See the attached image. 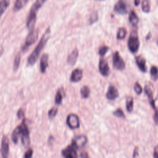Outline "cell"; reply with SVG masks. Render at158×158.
<instances>
[{
  "mask_svg": "<svg viewBox=\"0 0 158 158\" xmlns=\"http://www.w3.org/2000/svg\"><path fill=\"white\" fill-rule=\"evenodd\" d=\"M50 35H51V28H50V27H48L44 33H43L41 38L40 39V41L38 42L36 48L34 49L33 52L29 56L28 60H27L28 65L31 66L35 64L36 60L38 59V58L41 53V51L43 49V48L46 46L48 41L49 40Z\"/></svg>",
  "mask_w": 158,
  "mask_h": 158,
  "instance_id": "cell-1",
  "label": "cell"
},
{
  "mask_svg": "<svg viewBox=\"0 0 158 158\" xmlns=\"http://www.w3.org/2000/svg\"><path fill=\"white\" fill-rule=\"evenodd\" d=\"M47 0H36L32 5L27 20V28L29 31L35 29V25L36 20V14Z\"/></svg>",
  "mask_w": 158,
  "mask_h": 158,
  "instance_id": "cell-2",
  "label": "cell"
},
{
  "mask_svg": "<svg viewBox=\"0 0 158 158\" xmlns=\"http://www.w3.org/2000/svg\"><path fill=\"white\" fill-rule=\"evenodd\" d=\"M128 47L129 50L132 53H135L138 51L139 47V41L138 35L136 30L131 32L129 39L128 40Z\"/></svg>",
  "mask_w": 158,
  "mask_h": 158,
  "instance_id": "cell-3",
  "label": "cell"
},
{
  "mask_svg": "<svg viewBox=\"0 0 158 158\" xmlns=\"http://www.w3.org/2000/svg\"><path fill=\"white\" fill-rule=\"evenodd\" d=\"M19 126L20 129V138L22 143L25 146H27L30 144V132L25 118L22 120V123Z\"/></svg>",
  "mask_w": 158,
  "mask_h": 158,
  "instance_id": "cell-4",
  "label": "cell"
},
{
  "mask_svg": "<svg viewBox=\"0 0 158 158\" xmlns=\"http://www.w3.org/2000/svg\"><path fill=\"white\" fill-rule=\"evenodd\" d=\"M38 30H36L35 28V29L30 31V32L28 33V34L25 39V43L22 48V50L23 51H26L31 45H32L33 43H35L36 42V41L38 39Z\"/></svg>",
  "mask_w": 158,
  "mask_h": 158,
  "instance_id": "cell-5",
  "label": "cell"
},
{
  "mask_svg": "<svg viewBox=\"0 0 158 158\" xmlns=\"http://www.w3.org/2000/svg\"><path fill=\"white\" fill-rule=\"evenodd\" d=\"M66 122L67 126L70 129H77L80 127V119L78 116L73 113L69 114L67 117Z\"/></svg>",
  "mask_w": 158,
  "mask_h": 158,
  "instance_id": "cell-6",
  "label": "cell"
},
{
  "mask_svg": "<svg viewBox=\"0 0 158 158\" xmlns=\"http://www.w3.org/2000/svg\"><path fill=\"white\" fill-rule=\"evenodd\" d=\"M88 141L87 137L84 135H77L72 140V145L75 149H80L86 145Z\"/></svg>",
  "mask_w": 158,
  "mask_h": 158,
  "instance_id": "cell-7",
  "label": "cell"
},
{
  "mask_svg": "<svg viewBox=\"0 0 158 158\" xmlns=\"http://www.w3.org/2000/svg\"><path fill=\"white\" fill-rule=\"evenodd\" d=\"M114 67L119 70H123L125 67V64L123 59L120 56L118 51H115L113 54L112 57Z\"/></svg>",
  "mask_w": 158,
  "mask_h": 158,
  "instance_id": "cell-8",
  "label": "cell"
},
{
  "mask_svg": "<svg viewBox=\"0 0 158 158\" xmlns=\"http://www.w3.org/2000/svg\"><path fill=\"white\" fill-rule=\"evenodd\" d=\"M114 11L118 14H125L127 12L126 0H118L114 7Z\"/></svg>",
  "mask_w": 158,
  "mask_h": 158,
  "instance_id": "cell-9",
  "label": "cell"
},
{
  "mask_svg": "<svg viewBox=\"0 0 158 158\" xmlns=\"http://www.w3.org/2000/svg\"><path fill=\"white\" fill-rule=\"evenodd\" d=\"M9 152V141L8 137L4 135L1 141V156L2 158H8Z\"/></svg>",
  "mask_w": 158,
  "mask_h": 158,
  "instance_id": "cell-10",
  "label": "cell"
},
{
  "mask_svg": "<svg viewBox=\"0 0 158 158\" xmlns=\"http://www.w3.org/2000/svg\"><path fill=\"white\" fill-rule=\"evenodd\" d=\"M62 155L65 158H77L78 155L76 149L71 144L69 145L61 151Z\"/></svg>",
  "mask_w": 158,
  "mask_h": 158,
  "instance_id": "cell-11",
  "label": "cell"
},
{
  "mask_svg": "<svg viewBox=\"0 0 158 158\" xmlns=\"http://www.w3.org/2000/svg\"><path fill=\"white\" fill-rule=\"evenodd\" d=\"M99 70L104 77H107L109 74V67L107 60L103 58L100 59L99 62Z\"/></svg>",
  "mask_w": 158,
  "mask_h": 158,
  "instance_id": "cell-12",
  "label": "cell"
},
{
  "mask_svg": "<svg viewBox=\"0 0 158 158\" xmlns=\"http://www.w3.org/2000/svg\"><path fill=\"white\" fill-rule=\"evenodd\" d=\"M106 96L109 100H115L118 96V92L117 89L114 86L110 85L107 89Z\"/></svg>",
  "mask_w": 158,
  "mask_h": 158,
  "instance_id": "cell-13",
  "label": "cell"
},
{
  "mask_svg": "<svg viewBox=\"0 0 158 158\" xmlns=\"http://www.w3.org/2000/svg\"><path fill=\"white\" fill-rule=\"evenodd\" d=\"M83 77V71L80 69H74L70 75V80L71 82H78L80 81Z\"/></svg>",
  "mask_w": 158,
  "mask_h": 158,
  "instance_id": "cell-14",
  "label": "cell"
},
{
  "mask_svg": "<svg viewBox=\"0 0 158 158\" xmlns=\"http://www.w3.org/2000/svg\"><path fill=\"white\" fill-rule=\"evenodd\" d=\"M48 59H49V56L48 54H43L40 58V72L42 73H44L46 72V69L48 67Z\"/></svg>",
  "mask_w": 158,
  "mask_h": 158,
  "instance_id": "cell-15",
  "label": "cell"
},
{
  "mask_svg": "<svg viewBox=\"0 0 158 158\" xmlns=\"http://www.w3.org/2000/svg\"><path fill=\"white\" fill-rule=\"evenodd\" d=\"M78 50L77 48H75L69 55L67 60V64L70 66L75 65L78 59Z\"/></svg>",
  "mask_w": 158,
  "mask_h": 158,
  "instance_id": "cell-16",
  "label": "cell"
},
{
  "mask_svg": "<svg viewBox=\"0 0 158 158\" xmlns=\"http://www.w3.org/2000/svg\"><path fill=\"white\" fill-rule=\"evenodd\" d=\"M135 61L139 70L143 72H146L147 70V68L146 65L145 59L141 56H138L135 57Z\"/></svg>",
  "mask_w": 158,
  "mask_h": 158,
  "instance_id": "cell-17",
  "label": "cell"
},
{
  "mask_svg": "<svg viewBox=\"0 0 158 158\" xmlns=\"http://www.w3.org/2000/svg\"><path fill=\"white\" fill-rule=\"evenodd\" d=\"M64 96H65V91L64 88L63 87L59 88L56 91V93L55 95V99H54L55 103L57 105H60L62 102V99Z\"/></svg>",
  "mask_w": 158,
  "mask_h": 158,
  "instance_id": "cell-18",
  "label": "cell"
},
{
  "mask_svg": "<svg viewBox=\"0 0 158 158\" xmlns=\"http://www.w3.org/2000/svg\"><path fill=\"white\" fill-rule=\"evenodd\" d=\"M28 1L29 0H16L14 4V6L13 10L14 12L19 11L27 4V3L28 2Z\"/></svg>",
  "mask_w": 158,
  "mask_h": 158,
  "instance_id": "cell-19",
  "label": "cell"
},
{
  "mask_svg": "<svg viewBox=\"0 0 158 158\" xmlns=\"http://www.w3.org/2000/svg\"><path fill=\"white\" fill-rule=\"evenodd\" d=\"M129 22L133 25L136 27L139 22L138 17L134 10H131L129 14Z\"/></svg>",
  "mask_w": 158,
  "mask_h": 158,
  "instance_id": "cell-20",
  "label": "cell"
},
{
  "mask_svg": "<svg viewBox=\"0 0 158 158\" xmlns=\"http://www.w3.org/2000/svg\"><path fill=\"white\" fill-rule=\"evenodd\" d=\"M10 4V0H1L0 1V19Z\"/></svg>",
  "mask_w": 158,
  "mask_h": 158,
  "instance_id": "cell-21",
  "label": "cell"
},
{
  "mask_svg": "<svg viewBox=\"0 0 158 158\" xmlns=\"http://www.w3.org/2000/svg\"><path fill=\"white\" fill-rule=\"evenodd\" d=\"M12 140L15 144H17L19 141V138L20 137V129L19 126H17L12 131Z\"/></svg>",
  "mask_w": 158,
  "mask_h": 158,
  "instance_id": "cell-22",
  "label": "cell"
},
{
  "mask_svg": "<svg viewBox=\"0 0 158 158\" xmlns=\"http://www.w3.org/2000/svg\"><path fill=\"white\" fill-rule=\"evenodd\" d=\"M144 93H146V94L148 97L149 103L151 102L154 100V99H153V91H152V88L150 87L149 85H146L144 86Z\"/></svg>",
  "mask_w": 158,
  "mask_h": 158,
  "instance_id": "cell-23",
  "label": "cell"
},
{
  "mask_svg": "<svg viewBox=\"0 0 158 158\" xmlns=\"http://www.w3.org/2000/svg\"><path fill=\"white\" fill-rule=\"evenodd\" d=\"M133 98L131 96H128L126 101V108L128 112H131L133 109Z\"/></svg>",
  "mask_w": 158,
  "mask_h": 158,
  "instance_id": "cell-24",
  "label": "cell"
},
{
  "mask_svg": "<svg viewBox=\"0 0 158 158\" xmlns=\"http://www.w3.org/2000/svg\"><path fill=\"white\" fill-rule=\"evenodd\" d=\"M20 59H21V53L18 52L14 59V65H13V69L14 70L15 72L19 69V65L20 63Z\"/></svg>",
  "mask_w": 158,
  "mask_h": 158,
  "instance_id": "cell-25",
  "label": "cell"
},
{
  "mask_svg": "<svg viewBox=\"0 0 158 158\" xmlns=\"http://www.w3.org/2000/svg\"><path fill=\"white\" fill-rule=\"evenodd\" d=\"M80 94L83 98H88L90 94V89L87 86H83L80 89Z\"/></svg>",
  "mask_w": 158,
  "mask_h": 158,
  "instance_id": "cell-26",
  "label": "cell"
},
{
  "mask_svg": "<svg viewBox=\"0 0 158 158\" xmlns=\"http://www.w3.org/2000/svg\"><path fill=\"white\" fill-rule=\"evenodd\" d=\"M142 10L143 12L148 13L151 10V4L149 0H143Z\"/></svg>",
  "mask_w": 158,
  "mask_h": 158,
  "instance_id": "cell-27",
  "label": "cell"
},
{
  "mask_svg": "<svg viewBox=\"0 0 158 158\" xmlns=\"http://www.w3.org/2000/svg\"><path fill=\"white\" fill-rule=\"evenodd\" d=\"M127 35V30L123 27H120L118 29L117 33V38L118 40H123L125 38Z\"/></svg>",
  "mask_w": 158,
  "mask_h": 158,
  "instance_id": "cell-28",
  "label": "cell"
},
{
  "mask_svg": "<svg viewBox=\"0 0 158 158\" xmlns=\"http://www.w3.org/2000/svg\"><path fill=\"white\" fill-rule=\"evenodd\" d=\"M151 75L154 80H156L158 79V69L156 66H152L150 70Z\"/></svg>",
  "mask_w": 158,
  "mask_h": 158,
  "instance_id": "cell-29",
  "label": "cell"
},
{
  "mask_svg": "<svg viewBox=\"0 0 158 158\" xmlns=\"http://www.w3.org/2000/svg\"><path fill=\"white\" fill-rule=\"evenodd\" d=\"M57 112H58V109L57 107H53L52 108H51L49 109V110L48 111V117L50 118V119H52L54 118L56 115H57Z\"/></svg>",
  "mask_w": 158,
  "mask_h": 158,
  "instance_id": "cell-30",
  "label": "cell"
},
{
  "mask_svg": "<svg viewBox=\"0 0 158 158\" xmlns=\"http://www.w3.org/2000/svg\"><path fill=\"white\" fill-rule=\"evenodd\" d=\"M150 104L152 109L154 110V113L158 114V95L151 102H150Z\"/></svg>",
  "mask_w": 158,
  "mask_h": 158,
  "instance_id": "cell-31",
  "label": "cell"
},
{
  "mask_svg": "<svg viewBox=\"0 0 158 158\" xmlns=\"http://www.w3.org/2000/svg\"><path fill=\"white\" fill-rule=\"evenodd\" d=\"M113 115L118 118H125V114L122 109L118 108L113 112Z\"/></svg>",
  "mask_w": 158,
  "mask_h": 158,
  "instance_id": "cell-32",
  "label": "cell"
},
{
  "mask_svg": "<svg viewBox=\"0 0 158 158\" xmlns=\"http://www.w3.org/2000/svg\"><path fill=\"white\" fill-rule=\"evenodd\" d=\"M98 19V12H93L89 17V22L90 24H92L93 23H94L95 22H96Z\"/></svg>",
  "mask_w": 158,
  "mask_h": 158,
  "instance_id": "cell-33",
  "label": "cell"
},
{
  "mask_svg": "<svg viewBox=\"0 0 158 158\" xmlns=\"http://www.w3.org/2000/svg\"><path fill=\"white\" fill-rule=\"evenodd\" d=\"M133 88H134V91H135V93L137 94H140L143 92V88H142L141 85L138 82H136L135 83Z\"/></svg>",
  "mask_w": 158,
  "mask_h": 158,
  "instance_id": "cell-34",
  "label": "cell"
},
{
  "mask_svg": "<svg viewBox=\"0 0 158 158\" xmlns=\"http://www.w3.org/2000/svg\"><path fill=\"white\" fill-rule=\"evenodd\" d=\"M109 50V47L107 46H103L99 49V54L101 56H104Z\"/></svg>",
  "mask_w": 158,
  "mask_h": 158,
  "instance_id": "cell-35",
  "label": "cell"
},
{
  "mask_svg": "<svg viewBox=\"0 0 158 158\" xmlns=\"http://www.w3.org/2000/svg\"><path fill=\"white\" fill-rule=\"evenodd\" d=\"M33 151L31 148H28L25 154H24V158H32L33 156Z\"/></svg>",
  "mask_w": 158,
  "mask_h": 158,
  "instance_id": "cell-36",
  "label": "cell"
},
{
  "mask_svg": "<svg viewBox=\"0 0 158 158\" xmlns=\"http://www.w3.org/2000/svg\"><path fill=\"white\" fill-rule=\"evenodd\" d=\"M17 116L19 119H24L25 118V114H24V111L23 110L20 108L18 110L17 112Z\"/></svg>",
  "mask_w": 158,
  "mask_h": 158,
  "instance_id": "cell-37",
  "label": "cell"
},
{
  "mask_svg": "<svg viewBox=\"0 0 158 158\" xmlns=\"http://www.w3.org/2000/svg\"><path fill=\"white\" fill-rule=\"evenodd\" d=\"M138 154H139V149H138V147H135L134 150H133V152L132 157L135 158L138 156Z\"/></svg>",
  "mask_w": 158,
  "mask_h": 158,
  "instance_id": "cell-38",
  "label": "cell"
},
{
  "mask_svg": "<svg viewBox=\"0 0 158 158\" xmlns=\"http://www.w3.org/2000/svg\"><path fill=\"white\" fill-rule=\"evenodd\" d=\"M153 157L154 158H158V144L154 149Z\"/></svg>",
  "mask_w": 158,
  "mask_h": 158,
  "instance_id": "cell-39",
  "label": "cell"
},
{
  "mask_svg": "<svg viewBox=\"0 0 158 158\" xmlns=\"http://www.w3.org/2000/svg\"><path fill=\"white\" fill-rule=\"evenodd\" d=\"M81 158H89V154L86 151H82L80 154Z\"/></svg>",
  "mask_w": 158,
  "mask_h": 158,
  "instance_id": "cell-40",
  "label": "cell"
},
{
  "mask_svg": "<svg viewBox=\"0 0 158 158\" xmlns=\"http://www.w3.org/2000/svg\"><path fill=\"white\" fill-rule=\"evenodd\" d=\"M153 119H154V121L156 125H158V114L154 113V116H153Z\"/></svg>",
  "mask_w": 158,
  "mask_h": 158,
  "instance_id": "cell-41",
  "label": "cell"
},
{
  "mask_svg": "<svg viewBox=\"0 0 158 158\" xmlns=\"http://www.w3.org/2000/svg\"><path fill=\"white\" fill-rule=\"evenodd\" d=\"M139 1H140V0H135V1H134L135 5L136 6H138V5H139Z\"/></svg>",
  "mask_w": 158,
  "mask_h": 158,
  "instance_id": "cell-42",
  "label": "cell"
},
{
  "mask_svg": "<svg viewBox=\"0 0 158 158\" xmlns=\"http://www.w3.org/2000/svg\"><path fill=\"white\" fill-rule=\"evenodd\" d=\"M2 53H3V48L2 46L0 45V57H1V55L2 54Z\"/></svg>",
  "mask_w": 158,
  "mask_h": 158,
  "instance_id": "cell-43",
  "label": "cell"
},
{
  "mask_svg": "<svg viewBox=\"0 0 158 158\" xmlns=\"http://www.w3.org/2000/svg\"><path fill=\"white\" fill-rule=\"evenodd\" d=\"M95 1H104V0H95Z\"/></svg>",
  "mask_w": 158,
  "mask_h": 158,
  "instance_id": "cell-44",
  "label": "cell"
}]
</instances>
